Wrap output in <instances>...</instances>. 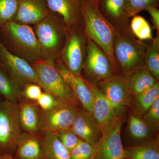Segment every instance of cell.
<instances>
[{"label": "cell", "instance_id": "cell-30", "mask_svg": "<svg viewBox=\"0 0 159 159\" xmlns=\"http://www.w3.org/2000/svg\"><path fill=\"white\" fill-rule=\"evenodd\" d=\"M159 0H125V9L129 19L145 10L149 6H159Z\"/></svg>", "mask_w": 159, "mask_h": 159}, {"label": "cell", "instance_id": "cell-33", "mask_svg": "<svg viewBox=\"0 0 159 159\" xmlns=\"http://www.w3.org/2000/svg\"><path fill=\"white\" fill-rule=\"evenodd\" d=\"M55 134L70 152L78 145L80 141V139L74 133L71 128L59 131Z\"/></svg>", "mask_w": 159, "mask_h": 159}, {"label": "cell", "instance_id": "cell-12", "mask_svg": "<svg viewBox=\"0 0 159 159\" xmlns=\"http://www.w3.org/2000/svg\"><path fill=\"white\" fill-rule=\"evenodd\" d=\"M97 85L110 102L116 116L125 115L126 109L131 107L134 97L127 86L125 77L121 74L114 75Z\"/></svg>", "mask_w": 159, "mask_h": 159}, {"label": "cell", "instance_id": "cell-40", "mask_svg": "<svg viewBox=\"0 0 159 159\" xmlns=\"http://www.w3.org/2000/svg\"><path fill=\"white\" fill-rule=\"evenodd\" d=\"M96 1H97V0H96Z\"/></svg>", "mask_w": 159, "mask_h": 159}, {"label": "cell", "instance_id": "cell-14", "mask_svg": "<svg viewBox=\"0 0 159 159\" xmlns=\"http://www.w3.org/2000/svg\"><path fill=\"white\" fill-rule=\"evenodd\" d=\"M49 10L57 15L68 28L84 26L82 0H46Z\"/></svg>", "mask_w": 159, "mask_h": 159}, {"label": "cell", "instance_id": "cell-31", "mask_svg": "<svg viewBox=\"0 0 159 159\" xmlns=\"http://www.w3.org/2000/svg\"><path fill=\"white\" fill-rule=\"evenodd\" d=\"M151 130L155 134L159 129V98L141 117Z\"/></svg>", "mask_w": 159, "mask_h": 159}, {"label": "cell", "instance_id": "cell-10", "mask_svg": "<svg viewBox=\"0 0 159 159\" xmlns=\"http://www.w3.org/2000/svg\"><path fill=\"white\" fill-rule=\"evenodd\" d=\"M0 68L21 90L28 84L35 83L40 86L37 74L31 65L10 53L1 42Z\"/></svg>", "mask_w": 159, "mask_h": 159}, {"label": "cell", "instance_id": "cell-3", "mask_svg": "<svg viewBox=\"0 0 159 159\" xmlns=\"http://www.w3.org/2000/svg\"><path fill=\"white\" fill-rule=\"evenodd\" d=\"M147 41L137 38L130 27L114 29L113 54L120 74L124 77L145 66Z\"/></svg>", "mask_w": 159, "mask_h": 159}, {"label": "cell", "instance_id": "cell-7", "mask_svg": "<svg viewBox=\"0 0 159 159\" xmlns=\"http://www.w3.org/2000/svg\"><path fill=\"white\" fill-rule=\"evenodd\" d=\"M89 39L84 26L68 29L60 59L72 74L81 76Z\"/></svg>", "mask_w": 159, "mask_h": 159}, {"label": "cell", "instance_id": "cell-35", "mask_svg": "<svg viewBox=\"0 0 159 159\" xmlns=\"http://www.w3.org/2000/svg\"><path fill=\"white\" fill-rule=\"evenodd\" d=\"M42 89L41 86L36 84H28L22 90V95L25 99L36 102L42 93Z\"/></svg>", "mask_w": 159, "mask_h": 159}, {"label": "cell", "instance_id": "cell-23", "mask_svg": "<svg viewBox=\"0 0 159 159\" xmlns=\"http://www.w3.org/2000/svg\"><path fill=\"white\" fill-rule=\"evenodd\" d=\"M159 98V81L147 90L134 96L131 107L132 113L141 118Z\"/></svg>", "mask_w": 159, "mask_h": 159}, {"label": "cell", "instance_id": "cell-15", "mask_svg": "<svg viewBox=\"0 0 159 159\" xmlns=\"http://www.w3.org/2000/svg\"><path fill=\"white\" fill-rule=\"evenodd\" d=\"M71 129L80 140L95 146L102 134V129L93 115L83 109L77 111Z\"/></svg>", "mask_w": 159, "mask_h": 159}, {"label": "cell", "instance_id": "cell-26", "mask_svg": "<svg viewBox=\"0 0 159 159\" xmlns=\"http://www.w3.org/2000/svg\"><path fill=\"white\" fill-rule=\"evenodd\" d=\"M159 32L155 37L147 41L145 50V66L157 80H159Z\"/></svg>", "mask_w": 159, "mask_h": 159}, {"label": "cell", "instance_id": "cell-24", "mask_svg": "<svg viewBox=\"0 0 159 159\" xmlns=\"http://www.w3.org/2000/svg\"><path fill=\"white\" fill-rule=\"evenodd\" d=\"M126 159H159V138L124 148Z\"/></svg>", "mask_w": 159, "mask_h": 159}, {"label": "cell", "instance_id": "cell-27", "mask_svg": "<svg viewBox=\"0 0 159 159\" xmlns=\"http://www.w3.org/2000/svg\"><path fill=\"white\" fill-rule=\"evenodd\" d=\"M0 95L4 100L18 103L24 98L22 90L0 68Z\"/></svg>", "mask_w": 159, "mask_h": 159}, {"label": "cell", "instance_id": "cell-18", "mask_svg": "<svg viewBox=\"0 0 159 159\" xmlns=\"http://www.w3.org/2000/svg\"><path fill=\"white\" fill-rule=\"evenodd\" d=\"M98 9L103 17L115 29L129 26L125 9V0H97Z\"/></svg>", "mask_w": 159, "mask_h": 159}, {"label": "cell", "instance_id": "cell-2", "mask_svg": "<svg viewBox=\"0 0 159 159\" xmlns=\"http://www.w3.org/2000/svg\"><path fill=\"white\" fill-rule=\"evenodd\" d=\"M0 42L10 53L30 64L42 59L32 26L9 22L0 29Z\"/></svg>", "mask_w": 159, "mask_h": 159}, {"label": "cell", "instance_id": "cell-34", "mask_svg": "<svg viewBox=\"0 0 159 159\" xmlns=\"http://www.w3.org/2000/svg\"><path fill=\"white\" fill-rule=\"evenodd\" d=\"M59 99L52 94L44 91L35 102L41 110L48 111L57 105Z\"/></svg>", "mask_w": 159, "mask_h": 159}, {"label": "cell", "instance_id": "cell-8", "mask_svg": "<svg viewBox=\"0 0 159 159\" xmlns=\"http://www.w3.org/2000/svg\"><path fill=\"white\" fill-rule=\"evenodd\" d=\"M125 118V115L116 116L111 122L102 129L101 138L94 146L96 159L125 158L121 132Z\"/></svg>", "mask_w": 159, "mask_h": 159}, {"label": "cell", "instance_id": "cell-32", "mask_svg": "<svg viewBox=\"0 0 159 159\" xmlns=\"http://www.w3.org/2000/svg\"><path fill=\"white\" fill-rule=\"evenodd\" d=\"M95 147L80 140L78 145L70 152V159H91L95 156Z\"/></svg>", "mask_w": 159, "mask_h": 159}, {"label": "cell", "instance_id": "cell-6", "mask_svg": "<svg viewBox=\"0 0 159 159\" xmlns=\"http://www.w3.org/2000/svg\"><path fill=\"white\" fill-rule=\"evenodd\" d=\"M22 132L18 103L0 101V155L11 154Z\"/></svg>", "mask_w": 159, "mask_h": 159}, {"label": "cell", "instance_id": "cell-28", "mask_svg": "<svg viewBox=\"0 0 159 159\" xmlns=\"http://www.w3.org/2000/svg\"><path fill=\"white\" fill-rule=\"evenodd\" d=\"M129 27L134 36L140 40H150L153 38L150 25L141 16H133L129 22Z\"/></svg>", "mask_w": 159, "mask_h": 159}, {"label": "cell", "instance_id": "cell-29", "mask_svg": "<svg viewBox=\"0 0 159 159\" xmlns=\"http://www.w3.org/2000/svg\"><path fill=\"white\" fill-rule=\"evenodd\" d=\"M19 0H0V29L13 20L17 13Z\"/></svg>", "mask_w": 159, "mask_h": 159}, {"label": "cell", "instance_id": "cell-11", "mask_svg": "<svg viewBox=\"0 0 159 159\" xmlns=\"http://www.w3.org/2000/svg\"><path fill=\"white\" fill-rule=\"evenodd\" d=\"M79 109L59 99L54 108L46 111L40 110L41 132L48 131L55 134L59 131L71 128Z\"/></svg>", "mask_w": 159, "mask_h": 159}, {"label": "cell", "instance_id": "cell-17", "mask_svg": "<svg viewBox=\"0 0 159 159\" xmlns=\"http://www.w3.org/2000/svg\"><path fill=\"white\" fill-rule=\"evenodd\" d=\"M84 79L93 93V99L92 115L102 129L116 118L117 116L116 112L110 102L98 85L90 82L85 78Z\"/></svg>", "mask_w": 159, "mask_h": 159}, {"label": "cell", "instance_id": "cell-22", "mask_svg": "<svg viewBox=\"0 0 159 159\" xmlns=\"http://www.w3.org/2000/svg\"><path fill=\"white\" fill-rule=\"evenodd\" d=\"M16 149V158L39 159L40 153L39 134H32L23 132Z\"/></svg>", "mask_w": 159, "mask_h": 159}, {"label": "cell", "instance_id": "cell-21", "mask_svg": "<svg viewBox=\"0 0 159 159\" xmlns=\"http://www.w3.org/2000/svg\"><path fill=\"white\" fill-rule=\"evenodd\" d=\"M124 77L134 97L147 90L158 81L145 66Z\"/></svg>", "mask_w": 159, "mask_h": 159}, {"label": "cell", "instance_id": "cell-36", "mask_svg": "<svg viewBox=\"0 0 159 159\" xmlns=\"http://www.w3.org/2000/svg\"><path fill=\"white\" fill-rule=\"evenodd\" d=\"M146 11H148L151 16V19L157 32H159V10L157 7L154 6H149L147 7Z\"/></svg>", "mask_w": 159, "mask_h": 159}, {"label": "cell", "instance_id": "cell-25", "mask_svg": "<svg viewBox=\"0 0 159 159\" xmlns=\"http://www.w3.org/2000/svg\"><path fill=\"white\" fill-rule=\"evenodd\" d=\"M129 134L131 138L137 142L144 143L151 140L154 134L142 118L131 114L128 123Z\"/></svg>", "mask_w": 159, "mask_h": 159}, {"label": "cell", "instance_id": "cell-19", "mask_svg": "<svg viewBox=\"0 0 159 159\" xmlns=\"http://www.w3.org/2000/svg\"><path fill=\"white\" fill-rule=\"evenodd\" d=\"M18 104L20 125L23 132L39 134L40 109L36 102L24 98Z\"/></svg>", "mask_w": 159, "mask_h": 159}, {"label": "cell", "instance_id": "cell-9", "mask_svg": "<svg viewBox=\"0 0 159 159\" xmlns=\"http://www.w3.org/2000/svg\"><path fill=\"white\" fill-rule=\"evenodd\" d=\"M82 73L84 74V76L81 75L84 78L97 84L115 75L110 61L106 54L89 39Z\"/></svg>", "mask_w": 159, "mask_h": 159}, {"label": "cell", "instance_id": "cell-5", "mask_svg": "<svg viewBox=\"0 0 159 159\" xmlns=\"http://www.w3.org/2000/svg\"><path fill=\"white\" fill-rule=\"evenodd\" d=\"M43 90L57 98L80 108V104L73 91L55 68L54 64L41 59L31 64Z\"/></svg>", "mask_w": 159, "mask_h": 159}, {"label": "cell", "instance_id": "cell-38", "mask_svg": "<svg viewBox=\"0 0 159 159\" xmlns=\"http://www.w3.org/2000/svg\"><path fill=\"white\" fill-rule=\"evenodd\" d=\"M91 159H96V158H95V156L94 157H93Z\"/></svg>", "mask_w": 159, "mask_h": 159}, {"label": "cell", "instance_id": "cell-20", "mask_svg": "<svg viewBox=\"0 0 159 159\" xmlns=\"http://www.w3.org/2000/svg\"><path fill=\"white\" fill-rule=\"evenodd\" d=\"M39 138L40 153L39 159H70V152L54 133L42 132Z\"/></svg>", "mask_w": 159, "mask_h": 159}, {"label": "cell", "instance_id": "cell-37", "mask_svg": "<svg viewBox=\"0 0 159 159\" xmlns=\"http://www.w3.org/2000/svg\"><path fill=\"white\" fill-rule=\"evenodd\" d=\"M0 159H17L14 157L12 154H3L0 155Z\"/></svg>", "mask_w": 159, "mask_h": 159}, {"label": "cell", "instance_id": "cell-1", "mask_svg": "<svg viewBox=\"0 0 159 159\" xmlns=\"http://www.w3.org/2000/svg\"><path fill=\"white\" fill-rule=\"evenodd\" d=\"M84 27L89 39L96 44L110 61L115 75L120 74L113 54L114 28L103 17L96 0H82Z\"/></svg>", "mask_w": 159, "mask_h": 159}, {"label": "cell", "instance_id": "cell-39", "mask_svg": "<svg viewBox=\"0 0 159 159\" xmlns=\"http://www.w3.org/2000/svg\"><path fill=\"white\" fill-rule=\"evenodd\" d=\"M126 159L124 158V159Z\"/></svg>", "mask_w": 159, "mask_h": 159}, {"label": "cell", "instance_id": "cell-13", "mask_svg": "<svg viewBox=\"0 0 159 159\" xmlns=\"http://www.w3.org/2000/svg\"><path fill=\"white\" fill-rule=\"evenodd\" d=\"M54 65L73 91L83 109L92 113L93 99V93L84 78L82 76H76L72 74L60 59L54 63Z\"/></svg>", "mask_w": 159, "mask_h": 159}, {"label": "cell", "instance_id": "cell-4", "mask_svg": "<svg viewBox=\"0 0 159 159\" xmlns=\"http://www.w3.org/2000/svg\"><path fill=\"white\" fill-rule=\"evenodd\" d=\"M39 44L42 59L54 64L60 59L68 28L57 15L50 11L43 19L32 26Z\"/></svg>", "mask_w": 159, "mask_h": 159}, {"label": "cell", "instance_id": "cell-16", "mask_svg": "<svg viewBox=\"0 0 159 159\" xmlns=\"http://www.w3.org/2000/svg\"><path fill=\"white\" fill-rule=\"evenodd\" d=\"M50 11L46 0H19L17 13L13 21L33 26L43 19Z\"/></svg>", "mask_w": 159, "mask_h": 159}]
</instances>
